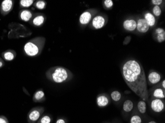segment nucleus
<instances>
[{
	"label": "nucleus",
	"instance_id": "6ab92c4d",
	"mask_svg": "<svg viewBox=\"0 0 165 123\" xmlns=\"http://www.w3.org/2000/svg\"><path fill=\"white\" fill-rule=\"evenodd\" d=\"M134 108V104L132 101L129 100H126L123 104V109L126 112H129Z\"/></svg>",
	"mask_w": 165,
	"mask_h": 123
},
{
	"label": "nucleus",
	"instance_id": "9b49d317",
	"mask_svg": "<svg viewBox=\"0 0 165 123\" xmlns=\"http://www.w3.org/2000/svg\"><path fill=\"white\" fill-rule=\"evenodd\" d=\"M148 79L151 85H155L160 81L161 76L156 71H152L149 74Z\"/></svg>",
	"mask_w": 165,
	"mask_h": 123
},
{
	"label": "nucleus",
	"instance_id": "39448f33",
	"mask_svg": "<svg viewBox=\"0 0 165 123\" xmlns=\"http://www.w3.org/2000/svg\"><path fill=\"white\" fill-rule=\"evenodd\" d=\"M107 21L106 18L103 15H97L92 20V25L95 29H102L105 25Z\"/></svg>",
	"mask_w": 165,
	"mask_h": 123
},
{
	"label": "nucleus",
	"instance_id": "f03ea898",
	"mask_svg": "<svg viewBox=\"0 0 165 123\" xmlns=\"http://www.w3.org/2000/svg\"><path fill=\"white\" fill-rule=\"evenodd\" d=\"M48 79L56 83H62L70 81L73 77V75L68 69L63 66L52 67L46 73Z\"/></svg>",
	"mask_w": 165,
	"mask_h": 123
},
{
	"label": "nucleus",
	"instance_id": "aec40b11",
	"mask_svg": "<svg viewBox=\"0 0 165 123\" xmlns=\"http://www.w3.org/2000/svg\"><path fill=\"white\" fill-rule=\"evenodd\" d=\"M137 108L140 113L144 114L146 111V104L144 100H141L137 104Z\"/></svg>",
	"mask_w": 165,
	"mask_h": 123
},
{
	"label": "nucleus",
	"instance_id": "7c9ffc66",
	"mask_svg": "<svg viewBox=\"0 0 165 123\" xmlns=\"http://www.w3.org/2000/svg\"><path fill=\"white\" fill-rule=\"evenodd\" d=\"M0 123H8L7 119L4 117H0Z\"/></svg>",
	"mask_w": 165,
	"mask_h": 123
},
{
	"label": "nucleus",
	"instance_id": "a878e982",
	"mask_svg": "<svg viewBox=\"0 0 165 123\" xmlns=\"http://www.w3.org/2000/svg\"><path fill=\"white\" fill-rule=\"evenodd\" d=\"M152 12H153V14L155 16L159 17L160 16L162 13V10L161 9L160 7L159 6H155L153 8L152 10Z\"/></svg>",
	"mask_w": 165,
	"mask_h": 123
},
{
	"label": "nucleus",
	"instance_id": "f257e3e1",
	"mask_svg": "<svg viewBox=\"0 0 165 123\" xmlns=\"http://www.w3.org/2000/svg\"><path fill=\"white\" fill-rule=\"evenodd\" d=\"M123 79L128 87L142 100H148L149 93L144 69L134 60L126 62L122 68Z\"/></svg>",
	"mask_w": 165,
	"mask_h": 123
},
{
	"label": "nucleus",
	"instance_id": "4468645a",
	"mask_svg": "<svg viewBox=\"0 0 165 123\" xmlns=\"http://www.w3.org/2000/svg\"><path fill=\"white\" fill-rule=\"evenodd\" d=\"M155 33L157 35L156 39L159 42L161 43L165 41V31L164 29L161 28H157L155 31Z\"/></svg>",
	"mask_w": 165,
	"mask_h": 123
},
{
	"label": "nucleus",
	"instance_id": "dca6fc26",
	"mask_svg": "<svg viewBox=\"0 0 165 123\" xmlns=\"http://www.w3.org/2000/svg\"><path fill=\"white\" fill-rule=\"evenodd\" d=\"M32 13L29 10H23L20 13V17L21 19L25 22L29 21L32 17Z\"/></svg>",
	"mask_w": 165,
	"mask_h": 123
},
{
	"label": "nucleus",
	"instance_id": "ddd939ff",
	"mask_svg": "<svg viewBox=\"0 0 165 123\" xmlns=\"http://www.w3.org/2000/svg\"><path fill=\"white\" fill-rule=\"evenodd\" d=\"M13 6V1L11 0H5L2 2L1 8L4 13H8L12 10Z\"/></svg>",
	"mask_w": 165,
	"mask_h": 123
},
{
	"label": "nucleus",
	"instance_id": "c756f323",
	"mask_svg": "<svg viewBox=\"0 0 165 123\" xmlns=\"http://www.w3.org/2000/svg\"><path fill=\"white\" fill-rule=\"evenodd\" d=\"M131 39H132V37H131V36H127V37H125L123 44L124 45H126V44H129L131 41Z\"/></svg>",
	"mask_w": 165,
	"mask_h": 123
},
{
	"label": "nucleus",
	"instance_id": "9d476101",
	"mask_svg": "<svg viewBox=\"0 0 165 123\" xmlns=\"http://www.w3.org/2000/svg\"><path fill=\"white\" fill-rule=\"evenodd\" d=\"M110 102L109 99L107 95L105 94H101L97 97V105L100 107H106Z\"/></svg>",
	"mask_w": 165,
	"mask_h": 123
},
{
	"label": "nucleus",
	"instance_id": "7ed1b4c3",
	"mask_svg": "<svg viewBox=\"0 0 165 123\" xmlns=\"http://www.w3.org/2000/svg\"><path fill=\"white\" fill-rule=\"evenodd\" d=\"M46 39L44 37H35L25 44V53L30 57H36L39 55L44 47Z\"/></svg>",
	"mask_w": 165,
	"mask_h": 123
},
{
	"label": "nucleus",
	"instance_id": "b1692460",
	"mask_svg": "<svg viewBox=\"0 0 165 123\" xmlns=\"http://www.w3.org/2000/svg\"><path fill=\"white\" fill-rule=\"evenodd\" d=\"M52 119L49 115H45L38 120L37 123H51Z\"/></svg>",
	"mask_w": 165,
	"mask_h": 123
},
{
	"label": "nucleus",
	"instance_id": "f8f14e48",
	"mask_svg": "<svg viewBox=\"0 0 165 123\" xmlns=\"http://www.w3.org/2000/svg\"><path fill=\"white\" fill-rule=\"evenodd\" d=\"M144 19L146 20L149 27H153L156 24V18L152 13L147 12L144 15Z\"/></svg>",
	"mask_w": 165,
	"mask_h": 123
},
{
	"label": "nucleus",
	"instance_id": "4be33fe9",
	"mask_svg": "<svg viewBox=\"0 0 165 123\" xmlns=\"http://www.w3.org/2000/svg\"><path fill=\"white\" fill-rule=\"evenodd\" d=\"M15 54L13 53V52H12V51H7V52H5L3 54L4 59L5 60L8 61L13 60L15 58Z\"/></svg>",
	"mask_w": 165,
	"mask_h": 123
},
{
	"label": "nucleus",
	"instance_id": "f3484780",
	"mask_svg": "<svg viewBox=\"0 0 165 123\" xmlns=\"http://www.w3.org/2000/svg\"><path fill=\"white\" fill-rule=\"evenodd\" d=\"M45 100V93L42 90L37 91L33 97V100L35 102H41Z\"/></svg>",
	"mask_w": 165,
	"mask_h": 123
},
{
	"label": "nucleus",
	"instance_id": "0eeeda50",
	"mask_svg": "<svg viewBox=\"0 0 165 123\" xmlns=\"http://www.w3.org/2000/svg\"><path fill=\"white\" fill-rule=\"evenodd\" d=\"M151 108L156 113H160L165 109V104L161 99H154L151 102Z\"/></svg>",
	"mask_w": 165,
	"mask_h": 123
},
{
	"label": "nucleus",
	"instance_id": "2eb2a0df",
	"mask_svg": "<svg viewBox=\"0 0 165 123\" xmlns=\"http://www.w3.org/2000/svg\"><path fill=\"white\" fill-rule=\"evenodd\" d=\"M45 20V17L44 15H37L32 20V24L35 26H40L44 23Z\"/></svg>",
	"mask_w": 165,
	"mask_h": 123
},
{
	"label": "nucleus",
	"instance_id": "6e6552de",
	"mask_svg": "<svg viewBox=\"0 0 165 123\" xmlns=\"http://www.w3.org/2000/svg\"><path fill=\"white\" fill-rule=\"evenodd\" d=\"M136 29L141 33H146L149 29V26L144 18H140L136 22Z\"/></svg>",
	"mask_w": 165,
	"mask_h": 123
},
{
	"label": "nucleus",
	"instance_id": "2f4dec72",
	"mask_svg": "<svg viewBox=\"0 0 165 123\" xmlns=\"http://www.w3.org/2000/svg\"><path fill=\"white\" fill-rule=\"evenodd\" d=\"M56 123H66V122L63 119H59L57 120Z\"/></svg>",
	"mask_w": 165,
	"mask_h": 123
},
{
	"label": "nucleus",
	"instance_id": "cd10ccee",
	"mask_svg": "<svg viewBox=\"0 0 165 123\" xmlns=\"http://www.w3.org/2000/svg\"><path fill=\"white\" fill-rule=\"evenodd\" d=\"M104 5L106 8L110 9L113 7V2L112 0H105L104 1Z\"/></svg>",
	"mask_w": 165,
	"mask_h": 123
},
{
	"label": "nucleus",
	"instance_id": "1a4fd4ad",
	"mask_svg": "<svg viewBox=\"0 0 165 123\" xmlns=\"http://www.w3.org/2000/svg\"><path fill=\"white\" fill-rule=\"evenodd\" d=\"M136 21L133 19H127L123 22V27L126 31L132 32L136 29Z\"/></svg>",
	"mask_w": 165,
	"mask_h": 123
},
{
	"label": "nucleus",
	"instance_id": "c85d7f7f",
	"mask_svg": "<svg viewBox=\"0 0 165 123\" xmlns=\"http://www.w3.org/2000/svg\"><path fill=\"white\" fill-rule=\"evenodd\" d=\"M163 2H164V1L162 0H152V1H151V2L153 3V5L157 6H159L160 5H161Z\"/></svg>",
	"mask_w": 165,
	"mask_h": 123
},
{
	"label": "nucleus",
	"instance_id": "a211bd4d",
	"mask_svg": "<svg viewBox=\"0 0 165 123\" xmlns=\"http://www.w3.org/2000/svg\"><path fill=\"white\" fill-rule=\"evenodd\" d=\"M153 96L156 99H164L165 97V90L160 88L155 89L153 92Z\"/></svg>",
	"mask_w": 165,
	"mask_h": 123
},
{
	"label": "nucleus",
	"instance_id": "423d86ee",
	"mask_svg": "<svg viewBox=\"0 0 165 123\" xmlns=\"http://www.w3.org/2000/svg\"><path fill=\"white\" fill-rule=\"evenodd\" d=\"M95 12L93 10H88L85 11L81 14L79 18V22L81 25H86L91 21Z\"/></svg>",
	"mask_w": 165,
	"mask_h": 123
},
{
	"label": "nucleus",
	"instance_id": "412c9836",
	"mask_svg": "<svg viewBox=\"0 0 165 123\" xmlns=\"http://www.w3.org/2000/svg\"><path fill=\"white\" fill-rule=\"evenodd\" d=\"M111 97L115 102H119L121 100L122 95L120 92L118 91H113L111 94Z\"/></svg>",
	"mask_w": 165,
	"mask_h": 123
},
{
	"label": "nucleus",
	"instance_id": "5701e85b",
	"mask_svg": "<svg viewBox=\"0 0 165 123\" xmlns=\"http://www.w3.org/2000/svg\"><path fill=\"white\" fill-rule=\"evenodd\" d=\"M34 1L32 0H21L20 1V4L21 7L24 8H28L32 5Z\"/></svg>",
	"mask_w": 165,
	"mask_h": 123
},
{
	"label": "nucleus",
	"instance_id": "bb28decb",
	"mask_svg": "<svg viewBox=\"0 0 165 123\" xmlns=\"http://www.w3.org/2000/svg\"><path fill=\"white\" fill-rule=\"evenodd\" d=\"M142 119L139 115H135L132 116L130 119V123H141Z\"/></svg>",
	"mask_w": 165,
	"mask_h": 123
},
{
	"label": "nucleus",
	"instance_id": "393cba45",
	"mask_svg": "<svg viewBox=\"0 0 165 123\" xmlns=\"http://www.w3.org/2000/svg\"><path fill=\"white\" fill-rule=\"evenodd\" d=\"M46 6V3L44 1H38L35 4V6L36 8L39 10H43L45 8Z\"/></svg>",
	"mask_w": 165,
	"mask_h": 123
},
{
	"label": "nucleus",
	"instance_id": "473e14b6",
	"mask_svg": "<svg viewBox=\"0 0 165 123\" xmlns=\"http://www.w3.org/2000/svg\"><path fill=\"white\" fill-rule=\"evenodd\" d=\"M162 87H163V89H164V90H165V80H164L163 81V82H162Z\"/></svg>",
	"mask_w": 165,
	"mask_h": 123
},
{
	"label": "nucleus",
	"instance_id": "72a5a7b5",
	"mask_svg": "<svg viewBox=\"0 0 165 123\" xmlns=\"http://www.w3.org/2000/svg\"><path fill=\"white\" fill-rule=\"evenodd\" d=\"M3 66V63L0 60V68H1Z\"/></svg>",
	"mask_w": 165,
	"mask_h": 123
},
{
	"label": "nucleus",
	"instance_id": "f704fd0d",
	"mask_svg": "<svg viewBox=\"0 0 165 123\" xmlns=\"http://www.w3.org/2000/svg\"><path fill=\"white\" fill-rule=\"evenodd\" d=\"M148 123H157V122H156L155 121H150Z\"/></svg>",
	"mask_w": 165,
	"mask_h": 123
},
{
	"label": "nucleus",
	"instance_id": "20e7f679",
	"mask_svg": "<svg viewBox=\"0 0 165 123\" xmlns=\"http://www.w3.org/2000/svg\"><path fill=\"white\" fill-rule=\"evenodd\" d=\"M44 108L42 107H34L30 111L28 114V122L29 123H35L41 118Z\"/></svg>",
	"mask_w": 165,
	"mask_h": 123
}]
</instances>
